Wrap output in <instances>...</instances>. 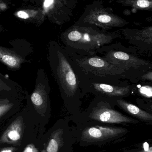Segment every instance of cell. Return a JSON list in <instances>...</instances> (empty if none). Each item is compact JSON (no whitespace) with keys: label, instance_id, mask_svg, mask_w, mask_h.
<instances>
[{"label":"cell","instance_id":"cell-1","mask_svg":"<svg viewBox=\"0 0 152 152\" xmlns=\"http://www.w3.org/2000/svg\"><path fill=\"white\" fill-rule=\"evenodd\" d=\"M94 122L79 125L72 129L76 142L80 146H102L120 141L129 133L126 128Z\"/></svg>","mask_w":152,"mask_h":152},{"label":"cell","instance_id":"cell-2","mask_svg":"<svg viewBox=\"0 0 152 152\" xmlns=\"http://www.w3.org/2000/svg\"><path fill=\"white\" fill-rule=\"evenodd\" d=\"M49 60L53 73L63 94L73 96L78 83L75 72L59 46H49Z\"/></svg>","mask_w":152,"mask_h":152},{"label":"cell","instance_id":"cell-3","mask_svg":"<svg viewBox=\"0 0 152 152\" xmlns=\"http://www.w3.org/2000/svg\"><path fill=\"white\" fill-rule=\"evenodd\" d=\"M78 65L84 72L101 77L120 76L126 70L100 57H84L77 60Z\"/></svg>","mask_w":152,"mask_h":152},{"label":"cell","instance_id":"cell-4","mask_svg":"<svg viewBox=\"0 0 152 152\" xmlns=\"http://www.w3.org/2000/svg\"><path fill=\"white\" fill-rule=\"evenodd\" d=\"M47 80L43 70L39 69L35 89L30 96V101H28L36 112L43 117L46 115L50 108Z\"/></svg>","mask_w":152,"mask_h":152},{"label":"cell","instance_id":"cell-5","mask_svg":"<svg viewBox=\"0 0 152 152\" xmlns=\"http://www.w3.org/2000/svg\"><path fill=\"white\" fill-rule=\"evenodd\" d=\"M93 121L107 124H138L140 121L126 116L108 106L101 105L93 109L88 116Z\"/></svg>","mask_w":152,"mask_h":152},{"label":"cell","instance_id":"cell-6","mask_svg":"<svg viewBox=\"0 0 152 152\" xmlns=\"http://www.w3.org/2000/svg\"><path fill=\"white\" fill-rule=\"evenodd\" d=\"M104 59L126 71L131 69H138L151 65L149 61L118 51L109 52L104 56Z\"/></svg>","mask_w":152,"mask_h":152},{"label":"cell","instance_id":"cell-7","mask_svg":"<svg viewBox=\"0 0 152 152\" xmlns=\"http://www.w3.org/2000/svg\"><path fill=\"white\" fill-rule=\"evenodd\" d=\"M68 37L70 46L87 52L100 48L107 43L102 37H93L89 34H82L77 30L71 31Z\"/></svg>","mask_w":152,"mask_h":152},{"label":"cell","instance_id":"cell-8","mask_svg":"<svg viewBox=\"0 0 152 152\" xmlns=\"http://www.w3.org/2000/svg\"><path fill=\"white\" fill-rule=\"evenodd\" d=\"M22 51H18L0 46V61L11 70L19 69L23 63L28 62L26 59V54H22Z\"/></svg>","mask_w":152,"mask_h":152},{"label":"cell","instance_id":"cell-9","mask_svg":"<svg viewBox=\"0 0 152 152\" xmlns=\"http://www.w3.org/2000/svg\"><path fill=\"white\" fill-rule=\"evenodd\" d=\"M24 123L22 116H19L11 123L0 138V144H15L22 137Z\"/></svg>","mask_w":152,"mask_h":152},{"label":"cell","instance_id":"cell-10","mask_svg":"<svg viewBox=\"0 0 152 152\" xmlns=\"http://www.w3.org/2000/svg\"><path fill=\"white\" fill-rule=\"evenodd\" d=\"M119 106L125 112L138 119L139 121L151 124L152 115L151 113L143 110L134 104L129 103L125 100H117Z\"/></svg>","mask_w":152,"mask_h":152},{"label":"cell","instance_id":"cell-11","mask_svg":"<svg viewBox=\"0 0 152 152\" xmlns=\"http://www.w3.org/2000/svg\"><path fill=\"white\" fill-rule=\"evenodd\" d=\"M93 86L96 91L109 96H123L127 95L130 91L129 87L116 86L97 83H93Z\"/></svg>","mask_w":152,"mask_h":152},{"label":"cell","instance_id":"cell-12","mask_svg":"<svg viewBox=\"0 0 152 152\" xmlns=\"http://www.w3.org/2000/svg\"><path fill=\"white\" fill-rule=\"evenodd\" d=\"M23 99H17L5 104L0 105V120L6 115L14 112L18 110L21 105Z\"/></svg>","mask_w":152,"mask_h":152},{"label":"cell","instance_id":"cell-13","mask_svg":"<svg viewBox=\"0 0 152 152\" xmlns=\"http://www.w3.org/2000/svg\"><path fill=\"white\" fill-rule=\"evenodd\" d=\"M17 99H21V98H12V97H6V96H0V105L8 103Z\"/></svg>","mask_w":152,"mask_h":152},{"label":"cell","instance_id":"cell-14","mask_svg":"<svg viewBox=\"0 0 152 152\" xmlns=\"http://www.w3.org/2000/svg\"><path fill=\"white\" fill-rule=\"evenodd\" d=\"M98 20L102 23H109L111 20V18L109 16L106 15H100L98 18Z\"/></svg>","mask_w":152,"mask_h":152},{"label":"cell","instance_id":"cell-15","mask_svg":"<svg viewBox=\"0 0 152 152\" xmlns=\"http://www.w3.org/2000/svg\"><path fill=\"white\" fill-rule=\"evenodd\" d=\"M124 152H152V148L149 147H148L147 149L145 148V146L143 148H141V149H133L132 150H130L129 151H126Z\"/></svg>","mask_w":152,"mask_h":152},{"label":"cell","instance_id":"cell-16","mask_svg":"<svg viewBox=\"0 0 152 152\" xmlns=\"http://www.w3.org/2000/svg\"><path fill=\"white\" fill-rule=\"evenodd\" d=\"M137 4L141 8H146L150 5V3L148 0H138Z\"/></svg>","mask_w":152,"mask_h":152},{"label":"cell","instance_id":"cell-17","mask_svg":"<svg viewBox=\"0 0 152 152\" xmlns=\"http://www.w3.org/2000/svg\"><path fill=\"white\" fill-rule=\"evenodd\" d=\"M23 152H38L37 149L33 144H29L27 145Z\"/></svg>","mask_w":152,"mask_h":152},{"label":"cell","instance_id":"cell-18","mask_svg":"<svg viewBox=\"0 0 152 152\" xmlns=\"http://www.w3.org/2000/svg\"><path fill=\"white\" fill-rule=\"evenodd\" d=\"M142 79L144 80H149L151 81L152 80V71H150L147 73H145L142 76Z\"/></svg>","mask_w":152,"mask_h":152},{"label":"cell","instance_id":"cell-19","mask_svg":"<svg viewBox=\"0 0 152 152\" xmlns=\"http://www.w3.org/2000/svg\"><path fill=\"white\" fill-rule=\"evenodd\" d=\"M18 16L21 18L22 19H27L29 17L28 14L23 11H19L18 12Z\"/></svg>","mask_w":152,"mask_h":152},{"label":"cell","instance_id":"cell-20","mask_svg":"<svg viewBox=\"0 0 152 152\" xmlns=\"http://www.w3.org/2000/svg\"><path fill=\"white\" fill-rule=\"evenodd\" d=\"M53 2L54 0H45L44 3V5L45 7L47 8V7H49L50 5H51Z\"/></svg>","mask_w":152,"mask_h":152},{"label":"cell","instance_id":"cell-21","mask_svg":"<svg viewBox=\"0 0 152 152\" xmlns=\"http://www.w3.org/2000/svg\"><path fill=\"white\" fill-rule=\"evenodd\" d=\"M15 148H6L3 149L0 152H13L15 151Z\"/></svg>","mask_w":152,"mask_h":152},{"label":"cell","instance_id":"cell-22","mask_svg":"<svg viewBox=\"0 0 152 152\" xmlns=\"http://www.w3.org/2000/svg\"><path fill=\"white\" fill-rule=\"evenodd\" d=\"M97 152H102V151H101Z\"/></svg>","mask_w":152,"mask_h":152}]
</instances>
